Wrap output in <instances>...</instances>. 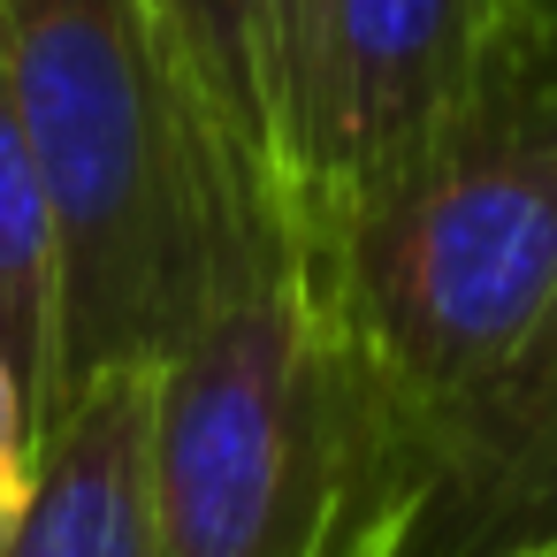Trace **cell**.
Listing matches in <instances>:
<instances>
[{
	"label": "cell",
	"mask_w": 557,
	"mask_h": 557,
	"mask_svg": "<svg viewBox=\"0 0 557 557\" xmlns=\"http://www.w3.org/2000/svg\"><path fill=\"white\" fill-rule=\"evenodd\" d=\"M504 16L511 0H329L306 184V260L321 283L344 230L428 161Z\"/></svg>",
	"instance_id": "cell-4"
},
{
	"label": "cell",
	"mask_w": 557,
	"mask_h": 557,
	"mask_svg": "<svg viewBox=\"0 0 557 557\" xmlns=\"http://www.w3.org/2000/svg\"><path fill=\"white\" fill-rule=\"evenodd\" d=\"M32 488H39V428H32V405H24L9 359H0V534L16 527Z\"/></svg>",
	"instance_id": "cell-11"
},
{
	"label": "cell",
	"mask_w": 557,
	"mask_h": 557,
	"mask_svg": "<svg viewBox=\"0 0 557 557\" xmlns=\"http://www.w3.org/2000/svg\"><path fill=\"white\" fill-rule=\"evenodd\" d=\"M557 519V306L428 481L405 557H496Z\"/></svg>",
	"instance_id": "cell-6"
},
{
	"label": "cell",
	"mask_w": 557,
	"mask_h": 557,
	"mask_svg": "<svg viewBox=\"0 0 557 557\" xmlns=\"http://www.w3.org/2000/svg\"><path fill=\"white\" fill-rule=\"evenodd\" d=\"M382 458L420 481L557 306V16L511 9L428 161L329 260Z\"/></svg>",
	"instance_id": "cell-1"
},
{
	"label": "cell",
	"mask_w": 557,
	"mask_h": 557,
	"mask_svg": "<svg viewBox=\"0 0 557 557\" xmlns=\"http://www.w3.org/2000/svg\"><path fill=\"white\" fill-rule=\"evenodd\" d=\"M412 527H420V488L412 481H374L367 504L344 519V534L321 557H405L412 549Z\"/></svg>",
	"instance_id": "cell-10"
},
{
	"label": "cell",
	"mask_w": 557,
	"mask_h": 557,
	"mask_svg": "<svg viewBox=\"0 0 557 557\" xmlns=\"http://www.w3.org/2000/svg\"><path fill=\"white\" fill-rule=\"evenodd\" d=\"M511 9H527V16H557V0H511Z\"/></svg>",
	"instance_id": "cell-13"
},
{
	"label": "cell",
	"mask_w": 557,
	"mask_h": 557,
	"mask_svg": "<svg viewBox=\"0 0 557 557\" xmlns=\"http://www.w3.org/2000/svg\"><path fill=\"white\" fill-rule=\"evenodd\" d=\"M496 557H557V519H549V527H534V534H519V542H504Z\"/></svg>",
	"instance_id": "cell-12"
},
{
	"label": "cell",
	"mask_w": 557,
	"mask_h": 557,
	"mask_svg": "<svg viewBox=\"0 0 557 557\" xmlns=\"http://www.w3.org/2000/svg\"><path fill=\"white\" fill-rule=\"evenodd\" d=\"M153 9L169 24V47L199 92V115L222 146L230 176L245 184V199H260L283 222L275 115H268V0H153Z\"/></svg>",
	"instance_id": "cell-8"
},
{
	"label": "cell",
	"mask_w": 557,
	"mask_h": 557,
	"mask_svg": "<svg viewBox=\"0 0 557 557\" xmlns=\"http://www.w3.org/2000/svg\"><path fill=\"white\" fill-rule=\"evenodd\" d=\"M0 557H161L153 367H108L70 389L39 435V488Z\"/></svg>",
	"instance_id": "cell-5"
},
{
	"label": "cell",
	"mask_w": 557,
	"mask_h": 557,
	"mask_svg": "<svg viewBox=\"0 0 557 557\" xmlns=\"http://www.w3.org/2000/svg\"><path fill=\"white\" fill-rule=\"evenodd\" d=\"M374 481L405 473L374 443L321 268L275 214L237 222L207 306L153 359L161 557H321Z\"/></svg>",
	"instance_id": "cell-3"
},
{
	"label": "cell",
	"mask_w": 557,
	"mask_h": 557,
	"mask_svg": "<svg viewBox=\"0 0 557 557\" xmlns=\"http://www.w3.org/2000/svg\"><path fill=\"white\" fill-rule=\"evenodd\" d=\"M329 0H268V115H275V191L283 222L306 245V184H313V100H321Z\"/></svg>",
	"instance_id": "cell-9"
},
{
	"label": "cell",
	"mask_w": 557,
	"mask_h": 557,
	"mask_svg": "<svg viewBox=\"0 0 557 557\" xmlns=\"http://www.w3.org/2000/svg\"><path fill=\"white\" fill-rule=\"evenodd\" d=\"M0 359H9L32 428L47 435L70 405L62 389V268H54V214L24 138V108L0 54Z\"/></svg>",
	"instance_id": "cell-7"
},
{
	"label": "cell",
	"mask_w": 557,
	"mask_h": 557,
	"mask_svg": "<svg viewBox=\"0 0 557 557\" xmlns=\"http://www.w3.org/2000/svg\"><path fill=\"white\" fill-rule=\"evenodd\" d=\"M0 54L54 214L62 389L153 367L268 207L230 176L153 0H0Z\"/></svg>",
	"instance_id": "cell-2"
}]
</instances>
